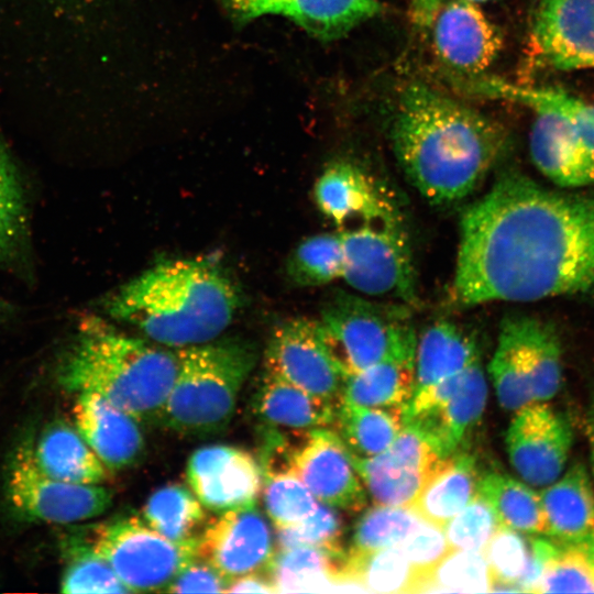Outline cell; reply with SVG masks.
<instances>
[{"label": "cell", "instance_id": "11", "mask_svg": "<svg viewBox=\"0 0 594 594\" xmlns=\"http://www.w3.org/2000/svg\"><path fill=\"white\" fill-rule=\"evenodd\" d=\"M34 440L22 439L11 453L6 472V497L20 518L51 524L89 520L112 504L110 490L73 484L43 472L33 454Z\"/></svg>", "mask_w": 594, "mask_h": 594}, {"label": "cell", "instance_id": "7", "mask_svg": "<svg viewBox=\"0 0 594 594\" xmlns=\"http://www.w3.org/2000/svg\"><path fill=\"white\" fill-rule=\"evenodd\" d=\"M321 321L346 375L381 362L415 360L417 336L408 305L338 292L324 304Z\"/></svg>", "mask_w": 594, "mask_h": 594}, {"label": "cell", "instance_id": "6", "mask_svg": "<svg viewBox=\"0 0 594 594\" xmlns=\"http://www.w3.org/2000/svg\"><path fill=\"white\" fill-rule=\"evenodd\" d=\"M488 371L506 410L550 400L562 383V350L556 328L536 316H505Z\"/></svg>", "mask_w": 594, "mask_h": 594}, {"label": "cell", "instance_id": "43", "mask_svg": "<svg viewBox=\"0 0 594 594\" xmlns=\"http://www.w3.org/2000/svg\"><path fill=\"white\" fill-rule=\"evenodd\" d=\"M419 519L409 507L376 504L358 520L346 552L364 553L396 547Z\"/></svg>", "mask_w": 594, "mask_h": 594}, {"label": "cell", "instance_id": "1", "mask_svg": "<svg viewBox=\"0 0 594 594\" xmlns=\"http://www.w3.org/2000/svg\"><path fill=\"white\" fill-rule=\"evenodd\" d=\"M451 302L594 301V191L505 172L462 215Z\"/></svg>", "mask_w": 594, "mask_h": 594}, {"label": "cell", "instance_id": "8", "mask_svg": "<svg viewBox=\"0 0 594 594\" xmlns=\"http://www.w3.org/2000/svg\"><path fill=\"white\" fill-rule=\"evenodd\" d=\"M86 538L129 592H164L197 554L198 538L173 542L141 515L119 516L94 526Z\"/></svg>", "mask_w": 594, "mask_h": 594}, {"label": "cell", "instance_id": "4", "mask_svg": "<svg viewBox=\"0 0 594 594\" xmlns=\"http://www.w3.org/2000/svg\"><path fill=\"white\" fill-rule=\"evenodd\" d=\"M176 372V351L88 319L63 354L56 378L67 392L100 395L141 425L157 424Z\"/></svg>", "mask_w": 594, "mask_h": 594}, {"label": "cell", "instance_id": "27", "mask_svg": "<svg viewBox=\"0 0 594 594\" xmlns=\"http://www.w3.org/2000/svg\"><path fill=\"white\" fill-rule=\"evenodd\" d=\"M38 468L47 475L73 484L97 485L108 479V469L76 428L56 420L33 443Z\"/></svg>", "mask_w": 594, "mask_h": 594}, {"label": "cell", "instance_id": "23", "mask_svg": "<svg viewBox=\"0 0 594 594\" xmlns=\"http://www.w3.org/2000/svg\"><path fill=\"white\" fill-rule=\"evenodd\" d=\"M314 196L319 210L341 229L399 216L385 190L361 167L345 161L322 172Z\"/></svg>", "mask_w": 594, "mask_h": 594}, {"label": "cell", "instance_id": "13", "mask_svg": "<svg viewBox=\"0 0 594 594\" xmlns=\"http://www.w3.org/2000/svg\"><path fill=\"white\" fill-rule=\"evenodd\" d=\"M505 442L510 464L520 477L543 487L563 473L573 429L564 413L548 402H535L515 411Z\"/></svg>", "mask_w": 594, "mask_h": 594}, {"label": "cell", "instance_id": "25", "mask_svg": "<svg viewBox=\"0 0 594 594\" xmlns=\"http://www.w3.org/2000/svg\"><path fill=\"white\" fill-rule=\"evenodd\" d=\"M252 405L270 427L309 431L334 424L338 403L311 395L265 369Z\"/></svg>", "mask_w": 594, "mask_h": 594}, {"label": "cell", "instance_id": "12", "mask_svg": "<svg viewBox=\"0 0 594 594\" xmlns=\"http://www.w3.org/2000/svg\"><path fill=\"white\" fill-rule=\"evenodd\" d=\"M265 369L302 391L339 403L346 373L321 320L295 318L275 329Z\"/></svg>", "mask_w": 594, "mask_h": 594}, {"label": "cell", "instance_id": "16", "mask_svg": "<svg viewBox=\"0 0 594 594\" xmlns=\"http://www.w3.org/2000/svg\"><path fill=\"white\" fill-rule=\"evenodd\" d=\"M189 488L213 513L255 506L262 491L260 463L248 451L226 444L197 449L186 464Z\"/></svg>", "mask_w": 594, "mask_h": 594}, {"label": "cell", "instance_id": "31", "mask_svg": "<svg viewBox=\"0 0 594 594\" xmlns=\"http://www.w3.org/2000/svg\"><path fill=\"white\" fill-rule=\"evenodd\" d=\"M420 575L397 547L372 552L345 551L341 592L418 593Z\"/></svg>", "mask_w": 594, "mask_h": 594}, {"label": "cell", "instance_id": "14", "mask_svg": "<svg viewBox=\"0 0 594 594\" xmlns=\"http://www.w3.org/2000/svg\"><path fill=\"white\" fill-rule=\"evenodd\" d=\"M349 457L375 504L405 507L410 506L446 461L417 431L405 425L380 454L362 458L349 451Z\"/></svg>", "mask_w": 594, "mask_h": 594}, {"label": "cell", "instance_id": "18", "mask_svg": "<svg viewBox=\"0 0 594 594\" xmlns=\"http://www.w3.org/2000/svg\"><path fill=\"white\" fill-rule=\"evenodd\" d=\"M288 466L319 503L350 512L366 505V492L349 450L332 430H309L306 440L290 451Z\"/></svg>", "mask_w": 594, "mask_h": 594}, {"label": "cell", "instance_id": "36", "mask_svg": "<svg viewBox=\"0 0 594 594\" xmlns=\"http://www.w3.org/2000/svg\"><path fill=\"white\" fill-rule=\"evenodd\" d=\"M206 508L182 484H166L146 499L141 517L155 531L173 542L197 539L206 526Z\"/></svg>", "mask_w": 594, "mask_h": 594}, {"label": "cell", "instance_id": "38", "mask_svg": "<svg viewBox=\"0 0 594 594\" xmlns=\"http://www.w3.org/2000/svg\"><path fill=\"white\" fill-rule=\"evenodd\" d=\"M64 551L62 593H129L109 563L91 548L86 535L70 537Z\"/></svg>", "mask_w": 594, "mask_h": 594}, {"label": "cell", "instance_id": "35", "mask_svg": "<svg viewBox=\"0 0 594 594\" xmlns=\"http://www.w3.org/2000/svg\"><path fill=\"white\" fill-rule=\"evenodd\" d=\"M29 253V216L14 162L0 140V268H20Z\"/></svg>", "mask_w": 594, "mask_h": 594}, {"label": "cell", "instance_id": "52", "mask_svg": "<svg viewBox=\"0 0 594 594\" xmlns=\"http://www.w3.org/2000/svg\"><path fill=\"white\" fill-rule=\"evenodd\" d=\"M470 1H473L475 3H485V2H488V1H492V0H470Z\"/></svg>", "mask_w": 594, "mask_h": 594}, {"label": "cell", "instance_id": "3", "mask_svg": "<svg viewBox=\"0 0 594 594\" xmlns=\"http://www.w3.org/2000/svg\"><path fill=\"white\" fill-rule=\"evenodd\" d=\"M238 295L230 279L205 261L157 263L110 295L107 314L165 348L218 338L231 323Z\"/></svg>", "mask_w": 594, "mask_h": 594}, {"label": "cell", "instance_id": "26", "mask_svg": "<svg viewBox=\"0 0 594 594\" xmlns=\"http://www.w3.org/2000/svg\"><path fill=\"white\" fill-rule=\"evenodd\" d=\"M539 494L548 525L546 537L557 540L594 537V487L582 462L570 465Z\"/></svg>", "mask_w": 594, "mask_h": 594}, {"label": "cell", "instance_id": "46", "mask_svg": "<svg viewBox=\"0 0 594 594\" xmlns=\"http://www.w3.org/2000/svg\"><path fill=\"white\" fill-rule=\"evenodd\" d=\"M396 547L420 575V583L442 559L453 551L443 529L421 518Z\"/></svg>", "mask_w": 594, "mask_h": 594}, {"label": "cell", "instance_id": "9", "mask_svg": "<svg viewBox=\"0 0 594 594\" xmlns=\"http://www.w3.org/2000/svg\"><path fill=\"white\" fill-rule=\"evenodd\" d=\"M343 274L360 294L405 305L417 301L409 239L400 217L356 223L340 231Z\"/></svg>", "mask_w": 594, "mask_h": 594}, {"label": "cell", "instance_id": "37", "mask_svg": "<svg viewBox=\"0 0 594 594\" xmlns=\"http://www.w3.org/2000/svg\"><path fill=\"white\" fill-rule=\"evenodd\" d=\"M415 389V360L386 361L346 376L340 399L369 407H403Z\"/></svg>", "mask_w": 594, "mask_h": 594}, {"label": "cell", "instance_id": "30", "mask_svg": "<svg viewBox=\"0 0 594 594\" xmlns=\"http://www.w3.org/2000/svg\"><path fill=\"white\" fill-rule=\"evenodd\" d=\"M541 570L535 593H594V537L534 538Z\"/></svg>", "mask_w": 594, "mask_h": 594}, {"label": "cell", "instance_id": "21", "mask_svg": "<svg viewBox=\"0 0 594 594\" xmlns=\"http://www.w3.org/2000/svg\"><path fill=\"white\" fill-rule=\"evenodd\" d=\"M529 134L530 156L558 187L576 189L594 185V150L562 116L535 111Z\"/></svg>", "mask_w": 594, "mask_h": 594}, {"label": "cell", "instance_id": "20", "mask_svg": "<svg viewBox=\"0 0 594 594\" xmlns=\"http://www.w3.org/2000/svg\"><path fill=\"white\" fill-rule=\"evenodd\" d=\"M239 23L263 15L289 19L312 36L337 40L382 11L378 0H220Z\"/></svg>", "mask_w": 594, "mask_h": 594}, {"label": "cell", "instance_id": "40", "mask_svg": "<svg viewBox=\"0 0 594 594\" xmlns=\"http://www.w3.org/2000/svg\"><path fill=\"white\" fill-rule=\"evenodd\" d=\"M287 272L299 286L329 284L343 274V250L340 232L306 238L293 251Z\"/></svg>", "mask_w": 594, "mask_h": 594}, {"label": "cell", "instance_id": "15", "mask_svg": "<svg viewBox=\"0 0 594 594\" xmlns=\"http://www.w3.org/2000/svg\"><path fill=\"white\" fill-rule=\"evenodd\" d=\"M197 554L227 581L264 572L275 554L272 531L256 505L220 513L204 527Z\"/></svg>", "mask_w": 594, "mask_h": 594}, {"label": "cell", "instance_id": "19", "mask_svg": "<svg viewBox=\"0 0 594 594\" xmlns=\"http://www.w3.org/2000/svg\"><path fill=\"white\" fill-rule=\"evenodd\" d=\"M429 28L438 58L454 75H482L503 47L499 29L470 0H444Z\"/></svg>", "mask_w": 594, "mask_h": 594}, {"label": "cell", "instance_id": "42", "mask_svg": "<svg viewBox=\"0 0 594 594\" xmlns=\"http://www.w3.org/2000/svg\"><path fill=\"white\" fill-rule=\"evenodd\" d=\"M491 574L482 551L453 550L424 578L418 593H490Z\"/></svg>", "mask_w": 594, "mask_h": 594}, {"label": "cell", "instance_id": "29", "mask_svg": "<svg viewBox=\"0 0 594 594\" xmlns=\"http://www.w3.org/2000/svg\"><path fill=\"white\" fill-rule=\"evenodd\" d=\"M479 479L475 459L459 452L446 459L409 508L421 519L443 529L477 494Z\"/></svg>", "mask_w": 594, "mask_h": 594}, {"label": "cell", "instance_id": "34", "mask_svg": "<svg viewBox=\"0 0 594 594\" xmlns=\"http://www.w3.org/2000/svg\"><path fill=\"white\" fill-rule=\"evenodd\" d=\"M334 424L348 450L362 458L386 450L404 426L402 407H369L342 399Z\"/></svg>", "mask_w": 594, "mask_h": 594}, {"label": "cell", "instance_id": "41", "mask_svg": "<svg viewBox=\"0 0 594 594\" xmlns=\"http://www.w3.org/2000/svg\"><path fill=\"white\" fill-rule=\"evenodd\" d=\"M263 504L276 529L292 526L311 515L319 502L306 485L289 470H262Z\"/></svg>", "mask_w": 594, "mask_h": 594}, {"label": "cell", "instance_id": "10", "mask_svg": "<svg viewBox=\"0 0 594 594\" xmlns=\"http://www.w3.org/2000/svg\"><path fill=\"white\" fill-rule=\"evenodd\" d=\"M487 386L481 360L419 389L402 407L403 424L417 431L441 458L465 446L485 408Z\"/></svg>", "mask_w": 594, "mask_h": 594}, {"label": "cell", "instance_id": "24", "mask_svg": "<svg viewBox=\"0 0 594 594\" xmlns=\"http://www.w3.org/2000/svg\"><path fill=\"white\" fill-rule=\"evenodd\" d=\"M453 82L468 94L517 102L534 111L556 112L564 117L594 150V105L566 91L549 87L524 86L482 75L458 76Z\"/></svg>", "mask_w": 594, "mask_h": 594}, {"label": "cell", "instance_id": "48", "mask_svg": "<svg viewBox=\"0 0 594 594\" xmlns=\"http://www.w3.org/2000/svg\"><path fill=\"white\" fill-rule=\"evenodd\" d=\"M226 593H276V591L268 575L254 572L230 581Z\"/></svg>", "mask_w": 594, "mask_h": 594}, {"label": "cell", "instance_id": "44", "mask_svg": "<svg viewBox=\"0 0 594 594\" xmlns=\"http://www.w3.org/2000/svg\"><path fill=\"white\" fill-rule=\"evenodd\" d=\"M342 520L336 508L319 503L317 509L300 521L276 529L279 549L308 546L326 549L336 554H345L341 537Z\"/></svg>", "mask_w": 594, "mask_h": 594}, {"label": "cell", "instance_id": "49", "mask_svg": "<svg viewBox=\"0 0 594 594\" xmlns=\"http://www.w3.org/2000/svg\"><path fill=\"white\" fill-rule=\"evenodd\" d=\"M444 0H409L410 14L415 24L429 28Z\"/></svg>", "mask_w": 594, "mask_h": 594}, {"label": "cell", "instance_id": "51", "mask_svg": "<svg viewBox=\"0 0 594 594\" xmlns=\"http://www.w3.org/2000/svg\"><path fill=\"white\" fill-rule=\"evenodd\" d=\"M13 314L12 306L0 296V323Z\"/></svg>", "mask_w": 594, "mask_h": 594}, {"label": "cell", "instance_id": "28", "mask_svg": "<svg viewBox=\"0 0 594 594\" xmlns=\"http://www.w3.org/2000/svg\"><path fill=\"white\" fill-rule=\"evenodd\" d=\"M480 359L473 333L452 321H437L417 338L414 393L436 384Z\"/></svg>", "mask_w": 594, "mask_h": 594}, {"label": "cell", "instance_id": "5", "mask_svg": "<svg viewBox=\"0 0 594 594\" xmlns=\"http://www.w3.org/2000/svg\"><path fill=\"white\" fill-rule=\"evenodd\" d=\"M177 372L157 424L184 436L222 431L256 363V352L238 339L176 349Z\"/></svg>", "mask_w": 594, "mask_h": 594}, {"label": "cell", "instance_id": "47", "mask_svg": "<svg viewBox=\"0 0 594 594\" xmlns=\"http://www.w3.org/2000/svg\"><path fill=\"white\" fill-rule=\"evenodd\" d=\"M228 584V581L213 566L197 556L180 570L164 592L220 593L226 592Z\"/></svg>", "mask_w": 594, "mask_h": 594}, {"label": "cell", "instance_id": "39", "mask_svg": "<svg viewBox=\"0 0 594 594\" xmlns=\"http://www.w3.org/2000/svg\"><path fill=\"white\" fill-rule=\"evenodd\" d=\"M482 553L490 569V592H521L520 584L531 562V539L522 532L498 526Z\"/></svg>", "mask_w": 594, "mask_h": 594}, {"label": "cell", "instance_id": "33", "mask_svg": "<svg viewBox=\"0 0 594 594\" xmlns=\"http://www.w3.org/2000/svg\"><path fill=\"white\" fill-rule=\"evenodd\" d=\"M480 494L493 509L499 526L525 535L547 536L548 525L539 492L499 472L480 476Z\"/></svg>", "mask_w": 594, "mask_h": 594}, {"label": "cell", "instance_id": "45", "mask_svg": "<svg viewBox=\"0 0 594 594\" xmlns=\"http://www.w3.org/2000/svg\"><path fill=\"white\" fill-rule=\"evenodd\" d=\"M499 524L487 502L476 494L443 528L452 550L482 551Z\"/></svg>", "mask_w": 594, "mask_h": 594}, {"label": "cell", "instance_id": "2", "mask_svg": "<svg viewBox=\"0 0 594 594\" xmlns=\"http://www.w3.org/2000/svg\"><path fill=\"white\" fill-rule=\"evenodd\" d=\"M389 135L408 180L440 206L472 194L508 141L499 122L420 82L400 92Z\"/></svg>", "mask_w": 594, "mask_h": 594}, {"label": "cell", "instance_id": "17", "mask_svg": "<svg viewBox=\"0 0 594 594\" xmlns=\"http://www.w3.org/2000/svg\"><path fill=\"white\" fill-rule=\"evenodd\" d=\"M530 46L537 61L547 67L594 68V0H538Z\"/></svg>", "mask_w": 594, "mask_h": 594}, {"label": "cell", "instance_id": "22", "mask_svg": "<svg viewBox=\"0 0 594 594\" xmlns=\"http://www.w3.org/2000/svg\"><path fill=\"white\" fill-rule=\"evenodd\" d=\"M75 428L109 471L130 468L144 455L138 422L96 393H78L73 407Z\"/></svg>", "mask_w": 594, "mask_h": 594}, {"label": "cell", "instance_id": "50", "mask_svg": "<svg viewBox=\"0 0 594 594\" xmlns=\"http://www.w3.org/2000/svg\"><path fill=\"white\" fill-rule=\"evenodd\" d=\"M586 429L591 452V464L594 473V395L590 402V407L586 416Z\"/></svg>", "mask_w": 594, "mask_h": 594}, {"label": "cell", "instance_id": "32", "mask_svg": "<svg viewBox=\"0 0 594 594\" xmlns=\"http://www.w3.org/2000/svg\"><path fill=\"white\" fill-rule=\"evenodd\" d=\"M344 556L317 547H293L275 552L267 569L276 593L340 592Z\"/></svg>", "mask_w": 594, "mask_h": 594}]
</instances>
